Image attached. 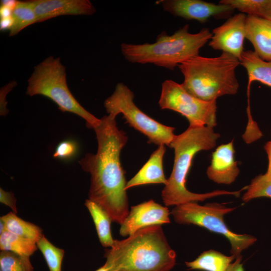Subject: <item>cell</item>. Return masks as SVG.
Listing matches in <instances>:
<instances>
[{
    "mask_svg": "<svg viewBox=\"0 0 271 271\" xmlns=\"http://www.w3.org/2000/svg\"><path fill=\"white\" fill-rule=\"evenodd\" d=\"M116 117L108 114L100 118L94 128L97 152L87 154L79 162L82 169L90 174L89 199L101 207L112 221L121 225L129 213L127 182L120 161L121 151L128 138L118 128Z\"/></svg>",
    "mask_w": 271,
    "mask_h": 271,
    "instance_id": "cell-1",
    "label": "cell"
},
{
    "mask_svg": "<svg viewBox=\"0 0 271 271\" xmlns=\"http://www.w3.org/2000/svg\"><path fill=\"white\" fill-rule=\"evenodd\" d=\"M108 271H170L176 254L161 225L144 227L105 249Z\"/></svg>",
    "mask_w": 271,
    "mask_h": 271,
    "instance_id": "cell-2",
    "label": "cell"
},
{
    "mask_svg": "<svg viewBox=\"0 0 271 271\" xmlns=\"http://www.w3.org/2000/svg\"><path fill=\"white\" fill-rule=\"evenodd\" d=\"M219 137V133L214 132L213 128L199 125H189L183 132L175 136L170 145L174 150L173 168L162 191L163 202L166 206L203 201L220 195L240 196L241 190L238 191L217 190L199 194L190 192L186 188V178L194 156L201 151L209 150L215 147Z\"/></svg>",
    "mask_w": 271,
    "mask_h": 271,
    "instance_id": "cell-3",
    "label": "cell"
},
{
    "mask_svg": "<svg viewBox=\"0 0 271 271\" xmlns=\"http://www.w3.org/2000/svg\"><path fill=\"white\" fill-rule=\"evenodd\" d=\"M189 29V25H185L171 35L163 32L153 43H122L120 45L122 54L130 63L153 64L173 70L199 55L200 49L212 37V33L207 28L195 34L190 33Z\"/></svg>",
    "mask_w": 271,
    "mask_h": 271,
    "instance_id": "cell-4",
    "label": "cell"
},
{
    "mask_svg": "<svg viewBox=\"0 0 271 271\" xmlns=\"http://www.w3.org/2000/svg\"><path fill=\"white\" fill-rule=\"evenodd\" d=\"M240 64L226 53L216 57L195 56L178 66L184 76L182 85L194 96L212 101L225 95H234L239 83L235 69Z\"/></svg>",
    "mask_w": 271,
    "mask_h": 271,
    "instance_id": "cell-5",
    "label": "cell"
},
{
    "mask_svg": "<svg viewBox=\"0 0 271 271\" xmlns=\"http://www.w3.org/2000/svg\"><path fill=\"white\" fill-rule=\"evenodd\" d=\"M26 94L30 96L41 95L53 101L63 112L74 113L94 129L100 122L83 108L71 93L67 85L65 66L60 58L50 56L34 67L28 81Z\"/></svg>",
    "mask_w": 271,
    "mask_h": 271,
    "instance_id": "cell-6",
    "label": "cell"
},
{
    "mask_svg": "<svg viewBox=\"0 0 271 271\" xmlns=\"http://www.w3.org/2000/svg\"><path fill=\"white\" fill-rule=\"evenodd\" d=\"M235 209L217 203L200 205L191 202L175 206L170 213L178 224L196 225L226 237L231 244L230 252L236 258L252 245L256 238L248 234L235 233L227 226L223 217Z\"/></svg>",
    "mask_w": 271,
    "mask_h": 271,
    "instance_id": "cell-7",
    "label": "cell"
},
{
    "mask_svg": "<svg viewBox=\"0 0 271 271\" xmlns=\"http://www.w3.org/2000/svg\"><path fill=\"white\" fill-rule=\"evenodd\" d=\"M131 90L122 82L117 83L113 93L104 102L108 114L122 113L129 125L148 138V143L170 147L176 135L175 128L165 125L149 116L133 102Z\"/></svg>",
    "mask_w": 271,
    "mask_h": 271,
    "instance_id": "cell-8",
    "label": "cell"
},
{
    "mask_svg": "<svg viewBox=\"0 0 271 271\" xmlns=\"http://www.w3.org/2000/svg\"><path fill=\"white\" fill-rule=\"evenodd\" d=\"M159 105L162 109L179 112L189 121V125L207 126L216 124V100L206 101L189 93L182 84L166 80L162 84Z\"/></svg>",
    "mask_w": 271,
    "mask_h": 271,
    "instance_id": "cell-9",
    "label": "cell"
},
{
    "mask_svg": "<svg viewBox=\"0 0 271 271\" xmlns=\"http://www.w3.org/2000/svg\"><path fill=\"white\" fill-rule=\"evenodd\" d=\"M246 17L242 13L236 14L214 29L209 46L214 50L229 54L240 61L244 51Z\"/></svg>",
    "mask_w": 271,
    "mask_h": 271,
    "instance_id": "cell-10",
    "label": "cell"
},
{
    "mask_svg": "<svg viewBox=\"0 0 271 271\" xmlns=\"http://www.w3.org/2000/svg\"><path fill=\"white\" fill-rule=\"evenodd\" d=\"M156 3L174 16L200 23H205L211 17L227 14L234 10L229 5L201 0H159Z\"/></svg>",
    "mask_w": 271,
    "mask_h": 271,
    "instance_id": "cell-11",
    "label": "cell"
},
{
    "mask_svg": "<svg viewBox=\"0 0 271 271\" xmlns=\"http://www.w3.org/2000/svg\"><path fill=\"white\" fill-rule=\"evenodd\" d=\"M170 212L167 207L153 200L133 206L120 225L119 234L128 236L144 227L169 223Z\"/></svg>",
    "mask_w": 271,
    "mask_h": 271,
    "instance_id": "cell-12",
    "label": "cell"
},
{
    "mask_svg": "<svg viewBox=\"0 0 271 271\" xmlns=\"http://www.w3.org/2000/svg\"><path fill=\"white\" fill-rule=\"evenodd\" d=\"M38 22L64 15L90 16L96 11L89 0L31 1Z\"/></svg>",
    "mask_w": 271,
    "mask_h": 271,
    "instance_id": "cell-13",
    "label": "cell"
},
{
    "mask_svg": "<svg viewBox=\"0 0 271 271\" xmlns=\"http://www.w3.org/2000/svg\"><path fill=\"white\" fill-rule=\"evenodd\" d=\"M233 140L219 146L212 153L210 165L207 170L208 178L218 184L229 185L239 173L237 162L234 159Z\"/></svg>",
    "mask_w": 271,
    "mask_h": 271,
    "instance_id": "cell-14",
    "label": "cell"
},
{
    "mask_svg": "<svg viewBox=\"0 0 271 271\" xmlns=\"http://www.w3.org/2000/svg\"><path fill=\"white\" fill-rule=\"evenodd\" d=\"M245 38L253 45L254 52L262 60L271 61V21L247 15Z\"/></svg>",
    "mask_w": 271,
    "mask_h": 271,
    "instance_id": "cell-15",
    "label": "cell"
},
{
    "mask_svg": "<svg viewBox=\"0 0 271 271\" xmlns=\"http://www.w3.org/2000/svg\"><path fill=\"white\" fill-rule=\"evenodd\" d=\"M166 152L165 145L159 146L151 155L148 161L139 171L128 182L125 190L131 187L146 184L167 183L164 172L163 161Z\"/></svg>",
    "mask_w": 271,
    "mask_h": 271,
    "instance_id": "cell-16",
    "label": "cell"
},
{
    "mask_svg": "<svg viewBox=\"0 0 271 271\" xmlns=\"http://www.w3.org/2000/svg\"><path fill=\"white\" fill-rule=\"evenodd\" d=\"M240 63L247 73V94L249 102L250 87L252 82L259 81L271 87V61L263 60L254 51L246 50L241 55Z\"/></svg>",
    "mask_w": 271,
    "mask_h": 271,
    "instance_id": "cell-17",
    "label": "cell"
},
{
    "mask_svg": "<svg viewBox=\"0 0 271 271\" xmlns=\"http://www.w3.org/2000/svg\"><path fill=\"white\" fill-rule=\"evenodd\" d=\"M234 256H226L214 250L203 252L195 260L186 261V265L189 269L203 271H226Z\"/></svg>",
    "mask_w": 271,
    "mask_h": 271,
    "instance_id": "cell-18",
    "label": "cell"
},
{
    "mask_svg": "<svg viewBox=\"0 0 271 271\" xmlns=\"http://www.w3.org/2000/svg\"><path fill=\"white\" fill-rule=\"evenodd\" d=\"M84 204L92 216L101 245L105 247H111L114 240L111 234L112 220L110 216L101 207L90 199L86 200Z\"/></svg>",
    "mask_w": 271,
    "mask_h": 271,
    "instance_id": "cell-19",
    "label": "cell"
},
{
    "mask_svg": "<svg viewBox=\"0 0 271 271\" xmlns=\"http://www.w3.org/2000/svg\"><path fill=\"white\" fill-rule=\"evenodd\" d=\"M0 218L4 221L7 230L21 237L37 242L43 235V230L39 226L21 219L13 212H10Z\"/></svg>",
    "mask_w": 271,
    "mask_h": 271,
    "instance_id": "cell-20",
    "label": "cell"
},
{
    "mask_svg": "<svg viewBox=\"0 0 271 271\" xmlns=\"http://www.w3.org/2000/svg\"><path fill=\"white\" fill-rule=\"evenodd\" d=\"M36 241L16 235L8 230L0 234V249L31 256L37 250Z\"/></svg>",
    "mask_w": 271,
    "mask_h": 271,
    "instance_id": "cell-21",
    "label": "cell"
},
{
    "mask_svg": "<svg viewBox=\"0 0 271 271\" xmlns=\"http://www.w3.org/2000/svg\"><path fill=\"white\" fill-rule=\"evenodd\" d=\"M12 17L13 23L9 30L10 36H15L28 26L38 22L31 1H17Z\"/></svg>",
    "mask_w": 271,
    "mask_h": 271,
    "instance_id": "cell-22",
    "label": "cell"
},
{
    "mask_svg": "<svg viewBox=\"0 0 271 271\" xmlns=\"http://www.w3.org/2000/svg\"><path fill=\"white\" fill-rule=\"evenodd\" d=\"M219 4L229 5L247 15L271 21V0H222Z\"/></svg>",
    "mask_w": 271,
    "mask_h": 271,
    "instance_id": "cell-23",
    "label": "cell"
},
{
    "mask_svg": "<svg viewBox=\"0 0 271 271\" xmlns=\"http://www.w3.org/2000/svg\"><path fill=\"white\" fill-rule=\"evenodd\" d=\"M36 243L38 248L44 256L49 271H62L64 250L54 245L44 234Z\"/></svg>",
    "mask_w": 271,
    "mask_h": 271,
    "instance_id": "cell-24",
    "label": "cell"
},
{
    "mask_svg": "<svg viewBox=\"0 0 271 271\" xmlns=\"http://www.w3.org/2000/svg\"><path fill=\"white\" fill-rule=\"evenodd\" d=\"M0 271H34L30 256L1 251Z\"/></svg>",
    "mask_w": 271,
    "mask_h": 271,
    "instance_id": "cell-25",
    "label": "cell"
},
{
    "mask_svg": "<svg viewBox=\"0 0 271 271\" xmlns=\"http://www.w3.org/2000/svg\"><path fill=\"white\" fill-rule=\"evenodd\" d=\"M268 197L271 199V179H267L263 175H259L253 179L246 187V191L242 196L245 202L259 197Z\"/></svg>",
    "mask_w": 271,
    "mask_h": 271,
    "instance_id": "cell-26",
    "label": "cell"
},
{
    "mask_svg": "<svg viewBox=\"0 0 271 271\" xmlns=\"http://www.w3.org/2000/svg\"><path fill=\"white\" fill-rule=\"evenodd\" d=\"M78 151L77 143L71 140L60 142L56 147L53 157L62 160H70L73 158Z\"/></svg>",
    "mask_w": 271,
    "mask_h": 271,
    "instance_id": "cell-27",
    "label": "cell"
},
{
    "mask_svg": "<svg viewBox=\"0 0 271 271\" xmlns=\"http://www.w3.org/2000/svg\"><path fill=\"white\" fill-rule=\"evenodd\" d=\"M16 201L17 199L13 192L6 191L2 188H0L1 203L9 207L16 214L17 213Z\"/></svg>",
    "mask_w": 271,
    "mask_h": 271,
    "instance_id": "cell-28",
    "label": "cell"
},
{
    "mask_svg": "<svg viewBox=\"0 0 271 271\" xmlns=\"http://www.w3.org/2000/svg\"><path fill=\"white\" fill-rule=\"evenodd\" d=\"M264 149L268 158V167L266 172L264 174V177L268 180L271 179V140L264 145Z\"/></svg>",
    "mask_w": 271,
    "mask_h": 271,
    "instance_id": "cell-29",
    "label": "cell"
},
{
    "mask_svg": "<svg viewBox=\"0 0 271 271\" xmlns=\"http://www.w3.org/2000/svg\"><path fill=\"white\" fill-rule=\"evenodd\" d=\"M241 255L236 257L235 260L231 263L226 271H244L241 263Z\"/></svg>",
    "mask_w": 271,
    "mask_h": 271,
    "instance_id": "cell-30",
    "label": "cell"
},
{
    "mask_svg": "<svg viewBox=\"0 0 271 271\" xmlns=\"http://www.w3.org/2000/svg\"><path fill=\"white\" fill-rule=\"evenodd\" d=\"M13 23L12 17L1 19V30H10Z\"/></svg>",
    "mask_w": 271,
    "mask_h": 271,
    "instance_id": "cell-31",
    "label": "cell"
},
{
    "mask_svg": "<svg viewBox=\"0 0 271 271\" xmlns=\"http://www.w3.org/2000/svg\"><path fill=\"white\" fill-rule=\"evenodd\" d=\"M13 9L10 7L1 5L0 10L1 19L12 17Z\"/></svg>",
    "mask_w": 271,
    "mask_h": 271,
    "instance_id": "cell-32",
    "label": "cell"
},
{
    "mask_svg": "<svg viewBox=\"0 0 271 271\" xmlns=\"http://www.w3.org/2000/svg\"><path fill=\"white\" fill-rule=\"evenodd\" d=\"M7 230L6 224L4 221L0 218V234Z\"/></svg>",
    "mask_w": 271,
    "mask_h": 271,
    "instance_id": "cell-33",
    "label": "cell"
},
{
    "mask_svg": "<svg viewBox=\"0 0 271 271\" xmlns=\"http://www.w3.org/2000/svg\"><path fill=\"white\" fill-rule=\"evenodd\" d=\"M95 271H108L106 267L103 265L100 267L98 268Z\"/></svg>",
    "mask_w": 271,
    "mask_h": 271,
    "instance_id": "cell-34",
    "label": "cell"
},
{
    "mask_svg": "<svg viewBox=\"0 0 271 271\" xmlns=\"http://www.w3.org/2000/svg\"><path fill=\"white\" fill-rule=\"evenodd\" d=\"M270 271H271V270Z\"/></svg>",
    "mask_w": 271,
    "mask_h": 271,
    "instance_id": "cell-35",
    "label": "cell"
}]
</instances>
